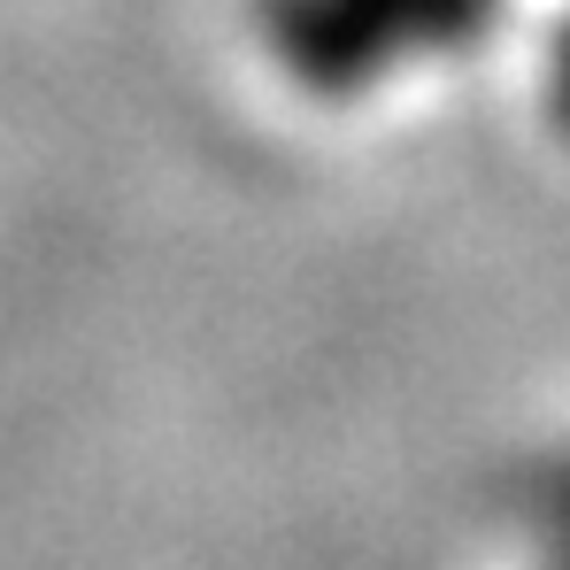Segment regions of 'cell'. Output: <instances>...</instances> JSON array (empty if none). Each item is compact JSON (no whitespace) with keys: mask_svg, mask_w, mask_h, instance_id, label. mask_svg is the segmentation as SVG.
<instances>
[{"mask_svg":"<svg viewBox=\"0 0 570 570\" xmlns=\"http://www.w3.org/2000/svg\"><path fill=\"white\" fill-rule=\"evenodd\" d=\"M255 23L308 94H355L385 62V39L355 0H255Z\"/></svg>","mask_w":570,"mask_h":570,"instance_id":"1","label":"cell"},{"mask_svg":"<svg viewBox=\"0 0 570 570\" xmlns=\"http://www.w3.org/2000/svg\"><path fill=\"white\" fill-rule=\"evenodd\" d=\"M363 23L379 31L385 47H409V39H440V0H355Z\"/></svg>","mask_w":570,"mask_h":570,"instance_id":"2","label":"cell"},{"mask_svg":"<svg viewBox=\"0 0 570 570\" xmlns=\"http://www.w3.org/2000/svg\"><path fill=\"white\" fill-rule=\"evenodd\" d=\"M556 108H563V124H570V31H563V62H556Z\"/></svg>","mask_w":570,"mask_h":570,"instance_id":"3","label":"cell"}]
</instances>
